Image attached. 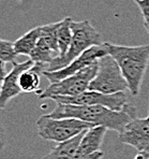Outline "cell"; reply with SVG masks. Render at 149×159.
<instances>
[{"label":"cell","mask_w":149,"mask_h":159,"mask_svg":"<svg viewBox=\"0 0 149 159\" xmlns=\"http://www.w3.org/2000/svg\"><path fill=\"white\" fill-rule=\"evenodd\" d=\"M47 115L53 118H76L94 127L102 126L120 133L132 119L136 117V109L129 103L121 111H114L102 106L56 103L55 109Z\"/></svg>","instance_id":"1"},{"label":"cell","mask_w":149,"mask_h":159,"mask_svg":"<svg viewBox=\"0 0 149 159\" xmlns=\"http://www.w3.org/2000/svg\"><path fill=\"white\" fill-rule=\"evenodd\" d=\"M107 53L111 55L121 70L128 83L129 92L137 96L149 64V44L127 46L105 42Z\"/></svg>","instance_id":"2"},{"label":"cell","mask_w":149,"mask_h":159,"mask_svg":"<svg viewBox=\"0 0 149 159\" xmlns=\"http://www.w3.org/2000/svg\"><path fill=\"white\" fill-rule=\"evenodd\" d=\"M72 41L69 51L62 57H57L47 66L46 71H56L71 64L75 58L94 45H101L102 38L100 32L92 26L89 20L72 23Z\"/></svg>","instance_id":"3"},{"label":"cell","mask_w":149,"mask_h":159,"mask_svg":"<svg viewBox=\"0 0 149 159\" xmlns=\"http://www.w3.org/2000/svg\"><path fill=\"white\" fill-rule=\"evenodd\" d=\"M94 126L76 118H53L43 115L37 120L39 135L47 141L62 143Z\"/></svg>","instance_id":"4"},{"label":"cell","mask_w":149,"mask_h":159,"mask_svg":"<svg viewBox=\"0 0 149 159\" xmlns=\"http://www.w3.org/2000/svg\"><path fill=\"white\" fill-rule=\"evenodd\" d=\"M89 90L103 93H117L129 90L121 70L111 55H105L98 60V71L90 83Z\"/></svg>","instance_id":"5"},{"label":"cell","mask_w":149,"mask_h":159,"mask_svg":"<svg viewBox=\"0 0 149 159\" xmlns=\"http://www.w3.org/2000/svg\"><path fill=\"white\" fill-rule=\"evenodd\" d=\"M98 71V61L85 69L76 72L56 83H50L48 87L38 93L40 99H50L53 96L74 97L89 89V85Z\"/></svg>","instance_id":"6"},{"label":"cell","mask_w":149,"mask_h":159,"mask_svg":"<svg viewBox=\"0 0 149 159\" xmlns=\"http://www.w3.org/2000/svg\"><path fill=\"white\" fill-rule=\"evenodd\" d=\"M50 99L54 100L56 103L73 106H102L114 111H121L128 104V97L125 93H103L89 89L74 97L53 96Z\"/></svg>","instance_id":"7"},{"label":"cell","mask_w":149,"mask_h":159,"mask_svg":"<svg viewBox=\"0 0 149 159\" xmlns=\"http://www.w3.org/2000/svg\"><path fill=\"white\" fill-rule=\"evenodd\" d=\"M105 55H108L107 48L105 45V42L101 45H94L84 52L81 56L73 60L70 65L67 67L62 68V69L56 70V71H43V75L45 76L50 83H56L61 80L68 78V76L75 74L76 72L81 71V70L85 69L86 67L90 66V65L97 62L101 57Z\"/></svg>","instance_id":"8"},{"label":"cell","mask_w":149,"mask_h":159,"mask_svg":"<svg viewBox=\"0 0 149 159\" xmlns=\"http://www.w3.org/2000/svg\"><path fill=\"white\" fill-rule=\"evenodd\" d=\"M119 140L136 148L138 153H149V116L132 119L119 133Z\"/></svg>","instance_id":"9"},{"label":"cell","mask_w":149,"mask_h":159,"mask_svg":"<svg viewBox=\"0 0 149 159\" xmlns=\"http://www.w3.org/2000/svg\"><path fill=\"white\" fill-rule=\"evenodd\" d=\"M34 65L31 59H28L24 62H12V70L8 73L4 83L0 89V111L6 109L8 103L17 97L22 92L20 87V76L25 70L29 69Z\"/></svg>","instance_id":"10"},{"label":"cell","mask_w":149,"mask_h":159,"mask_svg":"<svg viewBox=\"0 0 149 159\" xmlns=\"http://www.w3.org/2000/svg\"><path fill=\"white\" fill-rule=\"evenodd\" d=\"M107 130V128L102 127V126H97V127H92L86 130L80 142L75 157L89 155V154L101 151L102 143H103Z\"/></svg>","instance_id":"11"},{"label":"cell","mask_w":149,"mask_h":159,"mask_svg":"<svg viewBox=\"0 0 149 159\" xmlns=\"http://www.w3.org/2000/svg\"><path fill=\"white\" fill-rule=\"evenodd\" d=\"M47 66L41 64H36L29 69L25 70L20 76V87L23 93H39L40 87V74Z\"/></svg>","instance_id":"12"},{"label":"cell","mask_w":149,"mask_h":159,"mask_svg":"<svg viewBox=\"0 0 149 159\" xmlns=\"http://www.w3.org/2000/svg\"><path fill=\"white\" fill-rule=\"evenodd\" d=\"M85 132V131H84ZM84 132L62 143H58L42 159H74Z\"/></svg>","instance_id":"13"},{"label":"cell","mask_w":149,"mask_h":159,"mask_svg":"<svg viewBox=\"0 0 149 159\" xmlns=\"http://www.w3.org/2000/svg\"><path fill=\"white\" fill-rule=\"evenodd\" d=\"M41 37V26L34 27L23 34L14 42V48L18 55L30 56L32 51L38 44V41Z\"/></svg>","instance_id":"14"},{"label":"cell","mask_w":149,"mask_h":159,"mask_svg":"<svg viewBox=\"0 0 149 159\" xmlns=\"http://www.w3.org/2000/svg\"><path fill=\"white\" fill-rule=\"evenodd\" d=\"M72 23L73 20L71 17H64L62 20L58 22L57 28V40H58V48H59V57H62L69 51L72 41Z\"/></svg>","instance_id":"15"},{"label":"cell","mask_w":149,"mask_h":159,"mask_svg":"<svg viewBox=\"0 0 149 159\" xmlns=\"http://www.w3.org/2000/svg\"><path fill=\"white\" fill-rule=\"evenodd\" d=\"M18 54L14 48V42L0 39V61L13 62L16 61Z\"/></svg>","instance_id":"16"},{"label":"cell","mask_w":149,"mask_h":159,"mask_svg":"<svg viewBox=\"0 0 149 159\" xmlns=\"http://www.w3.org/2000/svg\"><path fill=\"white\" fill-rule=\"evenodd\" d=\"M143 16V23L149 34V0H142L136 2Z\"/></svg>","instance_id":"17"},{"label":"cell","mask_w":149,"mask_h":159,"mask_svg":"<svg viewBox=\"0 0 149 159\" xmlns=\"http://www.w3.org/2000/svg\"><path fill=\"white\" fill-rule=\"evenodd\" d=\"M104 153L103 152H95V153L89 154V155L81 156V157H74V159H103Z\"/></svg>","instance_id":"18"},{"label":"cell","mask_w":149,"mask_h":159,"mask_svg":"<svg viewBox=\"0 0 149 159\" xmlns=\"http://www.w3.org/2000/svg\"><path fill=\"white\" fill-rule=\"evenodd\" d=\"M7 145V137H6V130H4L3 126L0 124V152L4 149Z\"/></svg>","instance_id":"19"},{"label":"cell","mask_w":149,"mask_h":159,"mask_svg":"<svg viewBox=\"0 0 149 159\" xmlns=\"http://www.w3.org/2000/svg\"><path fill=\"white\" fill-rule=\"evenodd\" d=\"M7 75H8V73H7L6 70V62L0 61V89H1L2 85H3Z\"/></svg>","instance_id":"20"},{"label":"cell","mask_w":149,"mask_h":159,"mask_svg":"<svg viewBox=\"0 0 149 159\" xmlns=\"http://www.w3.org/2000/svg\"><path fill=\"white\" fill-rule=\"evenodd\" d=\"M133 1H135V2H138V1H142V0H133Z\"/></svg>","instance_id":"21"},{"label":"cell","mask_w":149,"mask_h":159,"mask_svg":"<svg viewBox=\"0 0 149 159\" xmlns=\"http://www.w3.org/2000/svg\"><path fill=\"white\" fill-rule=\"evenodd\" d=\"M148 114H149V113H148ZM148 116H149V115H148Z\"/></svg>","instance_id":"22"}]
</instances>
